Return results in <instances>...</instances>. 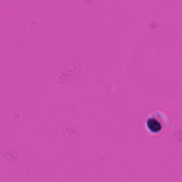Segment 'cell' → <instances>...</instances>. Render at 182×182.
<instances>
[{
    "mask_svg": "<svg viewBox=\"0 0 182 182\" xmlns=\"http://www.w3.org/2000/svg\"><path fill=\"white\" fill-rule=\"evenodd\" d=\"M147 125L149 130L152 132H158L162 129V122H160L156 118H154V117L148 119Z\"/></svg>",
    "mask_w": 182,
    "mask_h": 182,
    "instance_id": "6da1fadb",
    "label": "cell"
}]
</instances>
